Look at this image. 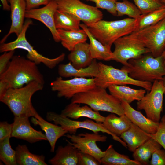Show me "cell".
<instances>
[{"label":"cell","instance_id":"17","mask_svg":"<svg viewBox=\"0 0 165 165\" xmlns=\"http://www.w3.org/2000/svg\"><path fill=\"white\" fill-rule=\"evenodd\" d=\"M10 3L11 24L8 33L0 41V44L5 43L7 38L12 33L18 36L21 32L24 24L26 10L25 0H7Z\"/></svg>","mask_w":165,"mask_h":165},{"label":"cell","instance_id":"4","mask_svg":"<svg viewBox=\"0 0 165 165\" xmlns=\"http://www.w3.org/2000/svg\"><path fill=\"white\" fill-rule=\"evenodd\" d=\"M128 62V66H123L121 68L134 79L152 82L156 80H162L165 76V67L161 55L154 57L148 53L130 59Z\"/></svg>","mask_w":165,"mask_h":165},{"label":"cell","instance_id":"32","mask_svg":"<svg viewBox=\"0 0 165 165\" xmlns=\"http://www.w3.org/2000/svg\"><path fill=\"white\" fill-rule=\"evenodd\" d=\"M101 164L107 165H140L134 160L130 159L127 156L120 154L110 145L105 151L104 156L101 160Z\"/></svg>","mask_w":165,"mask_h":165},{"label":"cell","instance_id":"27","mask_svg":"<svg viewBox=\"0 0 165 165\" xmlns=\"http://www.w3.org/2000/svg\"><path fill=\"white\" fill-rule=\"evenodd\" d=\"M119 117L112 113L105 117L102 123L104 126L109 132L119 136L127 130L132 122L124 114Z\"/></svg>","mask_w":165,"mask_h":165},{"label":"cell","instance_id":"47","mask_svg":"<svg viewBox=\"0 0 165 165\" xmlns=\"http://www.w3.org/2000/svg\"><path fill=\"white\" fill-rule=\"evenodd\" d=\"M163 82V84L164 89V94L165 93V76L164 77L163 79L162 80Z\"/></svg>","mask_w":165,"mask_h":165},{"label":"cell","instance_id":"44","mask_svg":"<svg viewBox=\"0 0 165 165\" xmlns=\"http://www.w3.org/2000/svg\"><path fill=\"white\" fill-rule=\"evenodd\" d=\"M9 88L7 82L0 80V101L3 98Z\"/></svg>","mask_w":165,"mask_h":165},{"label":"cell","instance_id":"34","mask_svg":"<svg viewBox=\"0 0 165 165\" xmlns=\"http://www.w3.org/2000/svg\"><path fill=\"white\" fill-rule=\"evenodd\" d=\"M10 138L8 137L0 141V159L5 165H16V151L10 145Z\"/></svg>","mask_w":165,"mask_h":165},{"label":"cell","instance_id":"10","mask_svg":"<svg viewBox=\"0 0 165 165\" xmlns=\"http://www.w3.org/2000/svg\"><path fill=\"white\" fill-rule=\"evenodd\" d=\"M164 94L162 80H155L153 82L150 91L138 101V110H144L147 118L155 122H159L163 110Z\"/></svg>","mask_w":165,"mask_h":165},{"label":"cell","instance_id":"6","mask_svg":"<svg viewBox=\"0 0 165 165\" xmlns=\"http://www.w3.org/2000/svg\"><path fill=\"white\" fill-rule=\"evenodd\" d=\"M32 21L28 19L24 22L23 29L14 41L0 44V51L1 53L15 50L17 49L24 50L28 52L27 59L35 62L37 65L42 63L50 69H53L64 59L65 54L62 53L57 57L50 58L39 53L29 43L26 39V34Z\"/></svg>","mask_w":165,"mask_h":165},{"label":"cell","instance_id":"41","mask_svg":"<svg viewBox=\"0 0 165 165\" xmlns=\"http://www.w3.org/2000/svg\"><path fill=\"white\" fill-rule=\"evenodd\" d=\"M15 50L4 52L0 56V75L7 69L10 60L14 56Z\"/></svg>","mask_w":165,"mask_h":165},{"label":"cell","instance_id":"16","mask_svg":"<svg viewBox=\"0 0 165 165\" xmlns=\"http://www.w3.org/2000/svg\"><path fill=\"white\" fill-rule=\"evenodd\" d=\"M12 137L25 140L33 143L42 140H47L45 134L31 126L27 117L14 116L12 123Z\"/></svg>","mask_w":165,"mask_h":165},{"label":"cell","instance_id":"5","mask_svg":"<svg viewBox=\"0 0 165 165\" xmlns=\"http://www.w3.org/2000/svg\"><path fill=\"white\" fill-rule=\"evenodd\" d=\"M71 102L85 104L96 111L108 112L119 116L124 114L121 101L108 94L106 89L97 86L76 94L72 98Z\"/></svg>","mask_w":165,"mask_h":165},{"label":"cell","instance_id":"42","mask_svg":"<svg viewBox=\"0 0 165 165\" xmlns=\"http://www.w3.org/2000/svg\"><path fill=\"white\" fill-rule=\"evenodd\" d=\"M13 124L7 122L3 121L0 123V141L6 138L11 137Z\"/></svg>","mask_w":165,"mask_h":165},{"label":"cell","instance_id":"49","mask_svg":"<svg viewBox=\"0 0 165 165\" xmlns=\"http://www.w3.org/2000/svg\"><path fill=\"white\" fill-rule=\"evenodd\" d=\"M165 95V93L164 94Z\"/></svg>","mask_w":165,"mask_h":165},{"label":"cell","instance_id":"18","mask_svg":"<svg viewBox=\"0 0 165 165\" xmlns=\"http://www.w3.org/2000/svg\"><path fill=\"white\" fill-rule=\"evenodd\" d=\"M121 102L124 114L132 123L148 134H152L156 132L159 122H155L145 117L140 112L133 108L130 104L124 101Z\"/></svg>","mask_w":165,"mask_h":165},{"label":"cell","instance_id":"43","mask_svg":"<svg viewBox=\"0 0 165 165\" xmlns=\"http://www.w3.org/2000/svg\"><path fill=\"white\" fill-rule=\"evenodd\" d=\"M53 0H25L26 10H30L41 5H46Z\"/></svg>","mask_w":165,"mask_h":165},{"label":"cell","instance_id":"8","mask_svg":"<svg viewBox=\"0 0 165 165\" xmlns=\"http://www.w3.org/2000/svg\"><path fill=\"white\" fill-rule=\"evenodd\" d=\"M98 65L99 73L94 78L97 86L106 89L113 85H131L142 87L148 92L151 89L152 82L134 79L124 69L116 68L101 62H98Z\"/></svg>","mask_w":165,"mask_h":165},{"label":"cell","instance_id":"24","mask_svg":"<svg viewBox=\"0 0 165 165\" xmlns=\"http://www.w3.org/2000/svg\"><path fill=\"white\" fill-rule=\"evenodd\" d=\"M149 134L132 123L129 128L121 135L120 138L126 143L129 150L133 152L151 138Z\"/></svg>","mask_w":165,"mask_h":165},{"label":"cell","instance_id":"19","mask_svg":"<svg viewBox=\"0 0 165 165\" xmlns=\"http://www.w3.org/2000/svg\"><path fill=\"white\" fill-rule=\"evenodd\" d=\"M61 114L69 118L77 119L81 117L88 118L98 123H102L105 117L88 105L81 106L80 104L71 102L63 110Z\"/></svg>","mask_w":165,"mask_h":165},{"label":"cell","instance_id":"11","mask_svg":"<svg viewBox=\"0 0 165 165\" xmlns=\"http://www.w3.org/2000/svg\"><path fill=\"white\" fill-rule=\"evenodd\" d=\"M58 9L76 17L85 24L102 20L103 14L96 7L86 4L80 0H54Z\"/></svg>","mask_w":165,"mask_h":165},{"label":"cell","instance_id":"45","mask_svg":"<svg viewBox=\"0 0 165 165\" xmlns=\"http://www.w3.org/2000/svg\"><path fill=\"white\" fill-rule=\"evenodd\" d=\"M2 5L3 9L5 10H10V6L8 4L7 0H0Z\"/></svg>","mask_w":165,"mask_h":165},{"label":"cell","instance_id":"7","mask_svg":"<svg viewBox=\"0 0 165 165\" xmlns=\"http://www.w3.org/2000/svg\"><path fill=\"white\" fill-rule=\"evenodd\" d=\"M126 36L148 48L154 57L160 56L165 50V18Z\"/></svg>","mask_w":165,"mask_h":165},{"label":"cell","instance_id":"15","mask_svg":"<svg viewBox=\"0 0 165 165\" xmlns=\"http://www.w3.org/2000/svg\"><path fill=\"white\" fill-rule=\"evenodd\" d=\"M57 9L56 2L53 0L42 8L26 10L25 17L34 19L43 23L50 31L54 41L59 42L60 41V38L54 20V14Z\"/></svg>","mask_w":165,"mask_h":165},{"label":"cell","instance_id":"12","mask_svg":"<svg viewBox=\"0 0 165 165\" xmlns=\"http://www.w3.org/2000/svg\"><path fill=\"white\" fill-rule=\"evenodd\" d=\"M52 91L57 93L58 97L72 98L76 94L87 91L96 86L94 78L86 79L83 77H75L64 80L61 77H57L51 82Z\"/></svg>","mask_w":165,"mask_h":165},{"label":"cell","instance_id":"23","mask_svg":"<svg viewBox=\"0 0 165 165\" xmlns=\"http://www.w3.org/2000/svg\"><path fill=\"white\" fill-rule=\"evenodd\" d=\"M31 121L34 124L39 126L45 132L51 147V152H54L57 140L68 132L61 126L53 124L45 120L39 115L36 118L32 117Z\"/></svg>","mask_w":165,"mask_h":165},{"label":"cell","instance_id":"30","mask_svg":"<svg viewBox=\"0 0 165 165\" xmlns=\"http://www.w3.org/2000/svg\"><path fill=\"white\" fill-rule=\"evenodd\" d=\"M16 161L19 165H47L45 157L31 153L26 145H18L16 148Z\"/></svg>","mask_w":165,"mask_h":165},{"label":"cell","instance_id":"48","mask_svg":"<svg viewBox=\"0 0 165 165\" xmlns=\"http://www.w3.org/2000/svg\"><path fill=\"white\" fill-rule=\"evenodd\" d=\"M165 6V0H160Z\"/></svg>","mask_w":165,"mask_h":165},{"label":"cell","instance_id":"46","mask_svg":"<svg viewBox=\"0 0 165 165\" xmlns=\"http://www.w3.org/2000/svg\"><path fill=\"white\" fill-rule=\"evenodd\" d=\"M161 56L163 57V60L164 64V66L165 67V50L163 53L161 55Z\"/></svg>","mask_w":165,"mask_h":165},{"label":"cell","instance_id":"37","mask_svg":"<svg viewBox=\"0 0 165 165\" xmlns=\"http://www.w3.org/2000/svg\"><path fill=\"white\" fill-rule=\"evenodd\" d=\"M94 2L97 8L106 10L114 16H117L116 2L117 0H84Z\"/></svg>","mask_w":165,"mask_h":165},{"label":"cell","instance_id":"22","mask_svg":"<svg viewBox=\"0 0 165 165\" xmlns=\"http://www.w3.org/2000/svg\"><path fill=\"white\" fill-rule=\"evenodd\" d=\"M68 58L73 66L77 69L88 67L94 59L91 55L89 44L86 42L75 45L68 55Z\"/></svg>","mask_w":165,"mask_h":165},{"label":"cell","instance_id":"31","mask_svg":"<svg viewBox=\"0 0 165 165\" xmlns=\"http://www.w3.org/2000/svg\"><path fill=\"white\" fill-rule=\"evenodd\" d=\"M55 25L57 29L75 31L80 29V20L68 13L57 9L54 15Z\"/></svg>","mask_w":165,"mask_h":165},{"label":"cell","instance_id":"26","mask_svg":"<svg viewBox=\"0 0 165 165\" xmlns=\"http://www.w3.org/2000/svg\"><path fill=\"white\" fill-rule=\"evenodd\" d=\"M80 26L85 31L90 40L89 48L92 58L106 61L112 60L113 52L111 49L97 39L90 31L86 24H80Z\"/></svg>","mask_w":165,"mask_h":165},{"label":"cell","instance_id":"21","mask_svg":"<svg viewBox=\"0 0 165 165\" xmlns=\"http://www.w3.org/2000/svg\"><path fill=\"white\" fill-rule=\"evenodd\" d=\"M64 146H59L54 156L49 163L52 165H78L79 151L68 143Z\"/></svg>","mask_w":165,"mask_h":165},{"label":"cell","instance_id":"9","mask_svg":"<svg viewBox=\"0 0 165 165\" xmlns=\"http://www.w3.org/2000/svg\"><path fill=\"white\" fill-rule=\"evenodd\" d=\"M46 117L48 121L53 122L56 125H60L70 134H75L78 129L80 128L86 129L94 133L101 132L111 135L114 140L119 142L125 147H127L126 143L120 138L109 132L104 126L102 123L95 122L88 119L83 121L71 120L61 114L52 112H48Z\"/></svg>","mask_w":165,"mask_h":165},{"label":"cell","instance_id":"29","mask_svg":"<svg viewBox=\"0 0 165 165\" xmlns=\"http://www.w3.org/2000/svg\"><path fill=\"white\" fill-rule=\"evenodd\" d=\"M62 46L71 51L77 44L86 42L88 36L83 29L77 31H68L57 29Z\"/></svg>","mask_w":165,"mask_h":165},{"label":"cell","instance_id":"14","mask_svg":"<svg viewBox=\"0 0 165 165\" xmlns=\"http://www.w3.org/2000/svg\"><path fill=\"white\" fill-rule=\"evenodd\" d=\"M113 44L115 48L112 60L128 66V61L145 54L150 53V50L142 44L133 40L127 36L116 40Z\"/></svg>","mask_w":165,"mask_h":165},{"label":"cell","instance_id":"38","mask_svg":"<svg viewBox=\"0 0 165 165\" xmlns=\"http://www.w3.org/2000/svg\"><path fill=\"white\" fill-rule=\"evenodd\" d=\"M157 130L149 136L157 141L165 150V115L160 119Z\"/></svg>","mask_w":165,"mask_h":165},{"label":"cell","instance_id":"25","mask_svg":"<svg viewBox=\"0 0 165 165\" xmlns=\"http://www.w3.org/2000/svg\"><path fill=\"white\" fill-rule=\"evenodd\" d=\"M108 89L110 94L121 101H124L129 104L134 101L141 100L146 91L145 89H136L123 85H113Z\"/></svg>","mask_w":165,"mask_h":165},{"label":"cell","instance_id":"13","mask_svg":"<svg viewBox=\"0 0 165 165\" xmlns=\"http://www.w3.org/2000/svg\"><path fill=\"white\" fill-rule=\"evenodd\" d=\"M70 139L66 141L76 148L81 152L90 154L101 163V160L104 156L105 151H102L97 146V142H105L106 136L100 134L98 132L93 133H86L76 135L75 134L65 135Z\"/></svg>","mask_w":165,"mask_h":165},{"label":"cell","instance_id":"33","mask_svg":"<svg viewBox=\"0 0 165 165\" xmlns=\"http://www.w3.org/2000/svg\"><path fill=\"white\" fill-rule=\"evenodd\" d=\"M165 18V7L148 13L141 14L138 18L137 30L156 24Z\"/></svg>","mask_w":165,"mask_h":165},{"label":"cell","instance_id":"35","mask_svg":"<svg viewBox=\"0 0 165 165\" xmlns=\"http://www.w3.org/2000/svg\"><path fill=\"white\" fill-rule=\"evenodd\" d=\"M116 6L117 16L127 15L130 18L137 19L142 14L136 5L127 0H123L122 2L117 1Z\"/></svg>","mask_w":165,"mask_h":165},{"label":"cell","instance_id":"20","mask_svg":"<svg viewBox=\"0 0 165 165\" xmlns=\"http://www.w3.org/2000/svg\"><path fill=\"white\" fill-rule=\"evenodd\" d=\"M58 73L60 77L68 78L97 77L99 73L98 63L94 59L91 64L84 68L77 69L75 68L70 62L66 64H61L58 66Z\"/></svg>","mask_w":165,"mask_h":165},{"label":"cell","instance_id":"1","mask_svg":"<svg viewBox=\"0 0 165 165\" xmlns=\"http://www.w3.org/2000/svg\"><path fill=\"white\" fill-rule=\"evenodd\" d=\"M0 80L8 83L10 88L22 87L35 81L43 85L44 77L37 65L24 57L13 56L6 71L0 75Z\"/></svg>","mask_w":165,"mask_h":165},{"label":"cell","instance_id":"3","mask_svg":"<svg viewBox=\"0 0 165 165\" xmlns=\"http://www.w3.org/2000/svg\"><path fill=\"white\" fill-rule=\"evenodd\" d=\"M44 85L33 81L18 88H9L1 102L7 105L14 116L33 117L39 115L34 108L31 98L36 92L42 90Z\"/></svg>","mask_w":165,"mask_h":165},{"label":"cell","instance_id":"36","mask_svg":"<svg viewBox=\"0 0 165 165\" xmlns=\"http://www.w3.org/2000/svg\"><path fill=\"white\" fill-rule=\"evenodd\" d=\"M136 6L145 14L165 7L160 0H133Z\"/></svg>","mask_w":165,"mask_h":165},{"label":"cell","instance_id":"28","mask_svg":"<svg viewBox=\"0 0 165 165\" xmlns=\"http://www.w3.org/2000/svg\"><path fill=\"white\" fill-rule=\"evenodd\" d=\"M162 147L157 141L151 138L133 152V157L134 160L139 163L140 165H148L153 153Z\"/></svg>","mask_w":165,"mask_h":165},{"label":"cell","instance_id":"39","mask_svg":"<svg viewBox=\"0 0 165 165\" xmlns=\"http://www.w3.org/2000/svg\"><path fill=\"white\" fill-rule=\"evenodd\" d=\"M101 164L92 156L79 151L78 165H99Z\"/></svg>","mask_w":165,"mask_h":165},{"label":"cell","instance_id":"40","mask_svg":"<svg viewBox=\"0 0 165 165\" xmlns=\"http://www.w3.org/2000/svg\"><path fill=\"white\" fill-rule=\"evenodd\" d=\"M151 165H165V150L161 148L153 153L150 162Z\"/></svg>","mask_w":165,"mask_h":165},{"label":"cell","instance_id":"2","mask_svg":"<svg viewBox=\"0 0 165 165\" xmlns=\"http://www.w3.org/2000/svg\"><path fill=\"white\" fill-rule=\"evenodd\" d=\"M86 25L97 39L111 49L116 40L137 30L138 18H127L113 21L101 20Z\"/></svg>","mask_w":165,"mask_h":165}]
</instances>
